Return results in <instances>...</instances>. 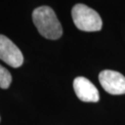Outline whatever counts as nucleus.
I'll list each match as a JSON object with an SVG mask.
<instances>
[{
    "mask_svg": "<svg viewBox=\"0 0 125 125\" xmlns=\"http://www.w3.org/2000/svg\"><path fill=\"white\" fill-rule=\"evenodd\" d=\"M72 16L75 25L80 30L85 32L100 31L102 21L98 13L84 4L75 5L72 10Z\"/></svg>",
    "mask_w": 125,
    "mask_h": 125,
    "instance_id": "2",
    "label": "nucleus"
},
{
    "mask_svg": "<svg viewBox=\"0 0 125 125\" xmlns=\"http://www.w3.org/2000/svg\"><path fill=\"white\" fill-rule=\"evenodd\" d=\"M73 88L77 97L84 102L99 101V92L96 86L85 77H76L73 81Z\"/></svg>",
    "mask_w": 125,
    "mask_h": 125,
    "instance_id": "5",
    "label": "nucleus"
},
{
    "mask_svg": "<svg viewBox=\"0 0 125 125\" xmlns=\"http://www.w3.org/2000/svg\"><path fill=\"white\" fill-rule=\"evenodd\" d=\"M11 81L12 77L9 71L0 65V88L8 89Z\"/></svg>",
    "mask_w": 125,
    "mask_h": 125,
    "instance_id": "6",
    "label": "nucleus"
},
{
    "mask_svg": "<svg viewBox=\"0 0 125 125\" xmlns=\"http://www.w3.org/2000/svg\"><path fill=\"white\" fill-rule=\"evenodd\" d=\"M0 59L15 68L21 67L24 62L20 49L4 35H0Z\"/></svg>",
    "mask_w": 125,
    "mask_h": 125,
    "instance_id": "4",
    "label": "nucleus"
},
{
    "mask_svg": "<svg viewBox=\"0 0 125 125\" xmlns=\"http://www.w3.org/2000/svg\"><path fill=\"white\" fill-rule=\"evenodd\" d=\"M32 21L39 33L47 39H59L62 34V29L54 11L47 6L36 8L32 12Z\"/></svg>",
    "mask_w": 125,
    "mask_h": 125,
    "instance_id": "1",
    "label": "nucleus"
},
{
    "mask_svg": "<svg viewBox=\"0 0 125 125\" xmlns=\"http://www.w3.org/2000/svg\"><path fill=\"white\" fill-rule=\"evenodd\" d=\"M99 81L107 93L113 95L125 94V76L118 72L104 70L100 72Z\"/></svg>",
    "mask_w": 125,
    "mask_h": 125,
    "instance_id": "3",
    "label": "nucleus"
}]
</instances>
